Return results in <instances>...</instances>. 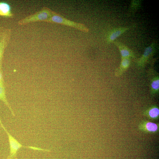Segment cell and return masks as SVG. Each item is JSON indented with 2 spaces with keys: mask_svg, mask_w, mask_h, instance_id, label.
<instances>
[{
  "mask_svg": "<svg viewBox=\"0 0 159 159\" xmlns=\"http://www.w3.org/2000/svg\"><path fill=\"white\" fill-rule=\"evenodd\" d=\"M135 26V25L126 27H120L111 29L108 33L106 38L107 43L110 44L115 41L126 31Z\"/></svg>",
  "mask_w": 159,
  "mask_h": 159,
  "instance_id": "cell-6",
  "label": "cell"
},
{
  "mask_svg": "<svg viewBox=\"0 0 159 159\" xmlns=\"http://www.w3.org/2000/svg\"><path fill=\"white\" fill-rule=\"evenodd\" d=\"M45 22L58 24L70 26L85 33L88 32L89 31V28L84 24L69 20L55 11Z\"/></svg>",
  "mask_w": 159,
  "mask_h": 159,
  "instance_id": "cell-2",
  "label": "cell"
},
{
  "mask_svg": "<svg viewBox=\"0 0 159 159\" xmlns=\"http://www.w3.org/2000/svg\"><path fill=\"white\" fill-rule=\"evenodd\" d=\"M0 125L6 133L9 138L10 145V153L7 159H13L16 158L17 151L19 148L22 147L27 148L34 150H37L47 152L50 151L49 150L44 149L35 147L24 146L22 145L7 131L2 123L0 118Z\"/></svg>",
  "mask_w": 159,
  "mask_h": 159,
  "instance_id": "cell-3",
  "label": "cell"
},
{
  "mask_svg": "<svg viewBox=\"0 0 159 159\" xmlns=\"http://www.w3.org/2000/svg\"><path fill=\"white\" fill-rule=\"evenodd\" d=\"M54 11L47 7H44L39 11L19 20L17 24L19 25L22 26L37 22H45L52 15Z\"/></svg>",
  "mask_w": 159,
  "mask_h": 159,
  "instance_id": "cell-1",
  "label": "cell"
},
{
  "mask_svg": "<svg viewBox=\"0 0 159 159\" xmlns=\"http://www.w3.org/2000/svg\"><path fill=\"white\" fill-rule=\"evenodd\" d=\"M149 115L152 118H155L158 116L159 114V110L157 108L151 109L149 111Z\"/></svg>",
  "mask_w": 159,
  "mask_h": 159,
  "instance_id": "cell-13",
  "label": "cell"
},
{
  "mask_svg": "<svg viewBox=\"0 0 159 159\" xmlns=\"http://www.w3.org/2000/svg\"><path fill=\"white\" fill-rule=\"evenodd\" d=\"M130 60L129 58L122 59L120 65V68L122 69H125L127 68L130 65Z\"/></svg>",
  "mask_w": 159,
  "mask_h": 159,
  "instance_id": "cell-11",
  "label": "cell"
},
{
  "mask_svg": "<svg viewBox=\"0 0 159 159\" xmlns=\"http://www.w3.org/2000/svg\"><path fill=\"white\" fill-rule=\"evenodd\" d=\"M141 6V1L132 0L131 1L128 10L129 14L134 15L140 9Z\"/></svg>",
  "mask_w": 159,
  "mask_h": 159,
  "instance_id": "cell-10",
  "label": "cell"
},
{
  "mask_svg": "<svg viewBox=\"0 0 159 159\" xmlns=\"http://www.w3.org/2000/svg\"><path fill=\"white\" fill-rule=\"evenodd\" d=\"M10 5L4 1H0V16H2L12 18L14 16Z\"/></svg>",
  "mask_w": 159,
  "mask_h": 159,
  "instance_id": "cell-9",
  "label": "cell"
},
{
  "mask_svg": "<svg viewBox=\"0 0 159 159\" xmlns=\"http://www.w3.org/2000/svg\"><path fill=\"white\" fill-rule=\"evenodd\" d=\"M146 126L147 129L150 131H155L158 129L157 125L151 122L147 123L146 124Z\"/></svg>",
  "mask_w": 159,
  "mask_h": 159,
  "instance_id": "cell-12",
  "label": "cell"
},
{
  "mask_svg": "<svg viewBox=\"0 0 159 159\" xmlns=\"http://www.w3.org/2000/svg\"><path fill=\"white\" fill-rule=\"evenodd\" d=\"M113 43L118 49L122 57V59L134 57V55L132 50L127 46L118 41H115Z\"/></svg>",
  "mask_w": 159,
  "mask_h": 159,
  "instance_id": "cell-8",
  "label": "cell"
},
{
  "mask_svg": "<svg viewBox=\"0 0 159 159\" xmlns=\"http://www.w3.org/2000/svg\"><path fill=\"white\" fill-rule=\"evenodd\" d=\"M158 44L155 40L153 41L150 45L146 47L141 57L139 59L138 63L140 66L143 65L156 51Z\"/></svg>",
  "mask_w": 159,
  "mask_h": 159,
  "instance_id": "cell-5",
  "label": "cell"
},
{
  "mask_svg": "<svg viewBox=\"0 0 159 159\" xmlns=\"http://www.w3.org/2000/svg\"><path fill=\"white\" fill-rule=\"evenodd\" d=\"M151 86L153 89L156 90H158L159 87V80H157L153 82L151 84Z\"/></svg>",
  "mask_w": 159,
  "mask_h": 159,
  "instance_id": "cell-14",
  "label": "cell"
},
{
  "mask_svg": "<svg viewBox=\"0 0 159 159\" xmlns=\"http://www.w3.org/2000/svg\"><path fill=\"white\" fill-rule=\"evenodd\" d=\"M2 74V71L1 70L0 72V100L3 101L9 108L12 115L13 116H15L14 112L6 98L5 88Z\"/></svg>",
  "mask_w": 159,
  "mask_h": 159,
  "instance_id": "cell-7",
  "label": "cell"
},
{
  "mask_svg": "<svg viewBox=\"0 0 159 159\" xmlns=\"http://www.w3.org/2000/svg\"><path fill=\"white\" fill-rule=\"evenodd\" d=\"M12 30L9 28L0 27V72L2 65L4 53L9 42Z\"/></svg>",
  "mask_w": 159,
  "mask_h": 159,
  "instance_id": "cell-4",
  "label": "cell"
}]
</instances>
